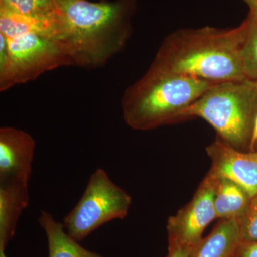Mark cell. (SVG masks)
<instances>
[{
	"mask_svg": "<svg viewBox=\"0 0 257 257\" xmlns=\"http://www.w3.org/2000/svg\"><path fill=\"white\" fill-rule=\"evenodd\" d=\"M36 142L30 134L13 126L0 128V182H30Z\"/></svg>",
	"mask_w": 257,
	"mask_h": 257,
	"instance_id": "9c48e42d",
	"label": "cell"
},
{
	"mask_svg": "<svg viewBox=\"0 0 257 257\" xmlns=\"http://www.w3.org/2000/svg\"><path fill=\"white\" fill-rule=\"evenodd\" d=\"M241 242L257 241V195L251 198L244 214L239 219Z\"/></svg>",
	"mask_w": 257,
	"mask_h": 257,
	"instance_id": "2e32d148",
	"label": "cell"
},
{
	"mask_svg": "<svg viewBox=\"0 0 257 257\" xmlns=\"http://www.w3.org/2000/svg\"><path fill=\"white\" fill-rule=\"evenodd\" d=\"M241 243L239 219H221L193 247L192 257H234Z\"/></svg>",
	"mask_w": 257,
	"mask_h": 257,
	"instance_id": "8fae6325",
	"label": "cell"
},
{
	"mask_svg": "<svg viewBox=\"0 0 257 257\" xmlns=\"http://www.w3.org/2000/svg\"><path fill=\"white\" fill-rule=\"evenodd\" d=\"M216 84L150 66L125 91L121 99L123 117L130 127L140 131L172 124Z\"/></svg>",
	"mask_w": 257,
	"mask_h": 257,
	"instance_id": "3957f363",
	"label": "cell"
},
{
	"mask_svg": "<svg viewBox=\"0 0 257 257\" xmlns=\"http://www.w3.org/2000/svg\"><path fill=\"white\" fill-rule=\"evenodd\" d=\"M0 11L24 16H49L60 12L57 0H0Z\"/></svg>",
	"mask_w": 257,
	"mask_h": 257,
	"instance_id": "5bb4252c",
	"label": "cell"
},
{
	"mask_svg": "<svg viewBox=\"0 0 257 257\" xmlns=\"http://www.w3.org/2000/svg\"><path fill=\"white\" fill-rule=\"evenodd\" d=\"M218 177L209 170L192 200L170 216L167 225L168 246H194L206 227L216 219L214 198Z\"/></svg>",
	"mask_w": 257,
	"mask_h": 257,
	"instance_id": "52a82bcc",
	"label": "cell"
},
{
	"mask_svg": "<svg viewBox=\"0 0 257 257\" xmlns=\"http://www.w3.org/2000/svg\"><path fill=\"white\" fill-rule=\"evenodd\" d=\"M194 246H168V253L165 257H192Z\"/></svg>",
	"mask_w": 257,
	"mask_h": 257,
	"instance_id": "ac0fdd59",
	"label": "cell"
},
{
	"mask_svg": "<svg viewBox=\"0 0 257 257\" xmlns=\"http://www.w3.org/2000/svg\"><path fill=\"white\" fill-rule=\"evenodd\" d=\"M99 1H106V0H99Z\"/></svg>",
	"mask_w": 257,
	"mask_h": 257,
	"instance_id": "7402d4cb",
	"label": "cell"
},
{
	"mask_svg": "<svg viewBox=\"0 0 257 257\" xmlns=\"http://www.w3.org/2000/svg\"><path fill=\"white\" fill-rule=\"evenodd\" d=\"M234 257H257V241L241 242Z\"/></svg>",
	"mask_w": 257,
	"mask_h": 257,
	"instance_id": "e0dca14e",
	"label": "cell"
},
{
	"mask_svg": "<svg viewBox=\"0 0 257 257\" xmlns=\"http://www.w3.org/2000/svg\"><path fill=\"white\" fill-rule=\"evenodd\" d=\"M38 221L46 234L49 257H105L81 246L49 211H42Z\"/></svg>",
	"mask_w": 257,
	"mask_h": 257,
	"instance_id": "7c38bea8",
	"label": "cell"
},
{
	"mask_svg": "<svg viewBox=\"0 0 257 257\" xmlns=\"http://www.w3.org/2000/svg\"><path fill=\"white\" fill-rule=\"evenodd\" d=\"M217 177L214 198L216 218L240 219L246 212L251 198L237 184L224 177Z\"/></svg>",
	"mask_w": 257,
	"mask_h": 257,
	"instance_id": "4fadbf2b",
	"label": "cell"
},
{
	"mask_svg": "<svg viewBox=\"0 0 257 257\" xmlns=\"http://www.w3.org/2000/svg\"><path fill=\"white\" fill-rule=\"evenodd\" d=\"M249 8L248 15L257 21V0H243Z\"/></svg>",
	"mask_w": 257,
	"mask_h": 257,
	"instance_id": "ffe728a7",
	"label": "cell"
},
{
	"mask_svg": "<svg viewBox=\"0 0 257 257\" xmlns=\"http://www.w3.org/2000/svg\"><path fill=\"white\" fill-rule=\"evenodd\" d=\"M132 197L113 182L107 172L98 168L89 177L82 197L64 216V229L81 241L102 225L124 219L130 212Z\"/></svg>",
	"mask_w": 257,
	"mask_h": 257,
	"instance_id": "8992f818",
	"label": "cell"
},
{
	"mask_svg": "<svg viewBox=\"0 0 257 257\" xmlns=\"http://www.w3.org/2000/svg\"><path fill=\"white\" fill-rule=\"evenodd\" d=\"M245 20L246 31L240 56L245 77L257 82V21L249 15Z\"/></svg>",
	"mask_w": 257,
	"mask_h": 257,
	"instance_id": "9a60e30c",
	"label": "cell"
},
{
	"mask_svg": "<svg viewBox=\"0 0 257 257\" xmlns=\"http://www.w3.org/2000/svg\"><path fill=\"white\" fill-rule=\"evenodd\" d=\"M74 66L64 41L29 32L13 37L0 34V91L31 82L42 74Z\"/></svg>",
	"mask_w": 257,
	"mask_h": 257,
	"instance_id": "5b68a950",
	"label": "cell"
},
{
	"mask_svg": "<svg viewBox=\"0 0 257 257\" xmlns=\"http://www.w3.org/2000/svg\"><path fill=\"white\" fill-rule=\"evenodd\" d=\"M257 144V115L253 122L252 133H251V140H250L249 149L251 152H254L255 146Z\"/></svg>",
	"mask_w": 257,
	"mask_h": 257,
	"instance_id": "d6986e66",
	"label": "cell"
},
{
	"mask_svg": "<svg viewBox=\"0 0 257 257\" xmlns=\"http://www.w3.org/2000/svg\"><path fill=\"white\" fill-rule=\"evenodd\" d=\"M257 115V82L246 79L217 83L181 114L179 121L205 120L221 141L240 150L249 147Z\"/></svg>",
	"mask_w": 257,
	"mask_h": 257,
	"instance_id": "277c9868",
	"label": "cell"
},
{
	"mask_svg": "<svg viewBox=\"0 0 257 257\" xmlns=\"http://www.w3.org/2000/svg\"><path fill=\"white\" fill-rule=\"evenodd\" d=\"M29 182H0V248L5 249L16 232L19 219L28 208Z\"/></svg>",
	"mask_w": 257,
	"mask_h": 257,
	"instance_id": "30bf717a",
	"label": "cell"
},
{
	"mask_svg": "<svg viewBox=\"0 0 257 257\" xmlns=\"http://www.w3.org/2000/svg\"><path fill=\"white\" fill-rule=\"evenodd\" d=\"M246 20L237 28L180 29L162 42L151 67L214 83L246 79L240 50Z\"/></svg>",
	"mask_w": 257,
	"mask_h": 257,
	"instance_id": "6da1fadb",
	"label": "cell"
},
{
	"mask_svg": "<svg viewBox=\"0 0 257 257\" xmlns=\"http://www.w3.org/2000/svg\"><path fill=\"white\" fill-rule=\"evenodd\" d=\"M57 5L74 66L96 69L105 65L126 46L138 2L57 0Z\"/></svg>",
	"mask_w": 257,
	"mask_h": 257,
	"instance_id": "7a4b0ae2",
	"label": "cell"
},
{
	"mask_svg": "<svg viewBox=\"0 0 257 257\" xmlns=\"http://www.w3.org/2000/svg\"><path fill=\"white\" fill-rule=\"evenodd\" d=\"M0 257H8L6 253H5V249L0 248Z\"/></svg>",
	"mask_w": 257,
	"mask_h": 257,
	"instance_id": "44dd1931",
	"label": "cell"
},
{
	"mask_svg": "<svg viewBox=\"0 0 257 257\" xmlns=\"http://www.w3.org/2000/svg\"><path fill=\"white\" fill-rule=\"evenodd\" d=\"M211 159V172L237 184L250 197L257 195V151L243 152L221 140L206 149Z\"/></svg>",
	"mask_w": 257,
	"mask_h": 257,
	"instance_id": "ba28073f",
	"label": "cell"
}]
</instances>
